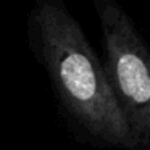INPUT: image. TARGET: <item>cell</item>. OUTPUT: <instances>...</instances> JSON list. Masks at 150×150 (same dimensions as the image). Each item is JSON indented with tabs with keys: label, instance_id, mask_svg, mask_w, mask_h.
Masks as SVG:
<instances>
[{
	"label": "cell",
	"instance_id": "7a4b0ae2",
	"mask_svg": "<svg viewBox=\"0 0 150 150\" xmlns=\"http://www.w3.org/2000/svg\"><path fill=\"white\" fill-rule=\"evenodd\" d=\"M103 68L131 136L132 150H150V47L115 0H95Z\"/></svg>",
	"mask_w": 150,
	"mask_h": 150
},
{
	"label": "cell",
	"instance_id": "6da1fadb",
	"mask_svg": "<svg viewBox=\"0 0 150 150\" xmlns=\"http://www.w3.org/2000/svg\"><path fill=\"white\" fill-rule=\"evenodd\" d=\"M28 44L79 137L103 149L132 150L103 63L62 0H37L28 15Z\"/></svg>",
	"mask_w": 150,
	"mask_h": 150
}]
</instances>
